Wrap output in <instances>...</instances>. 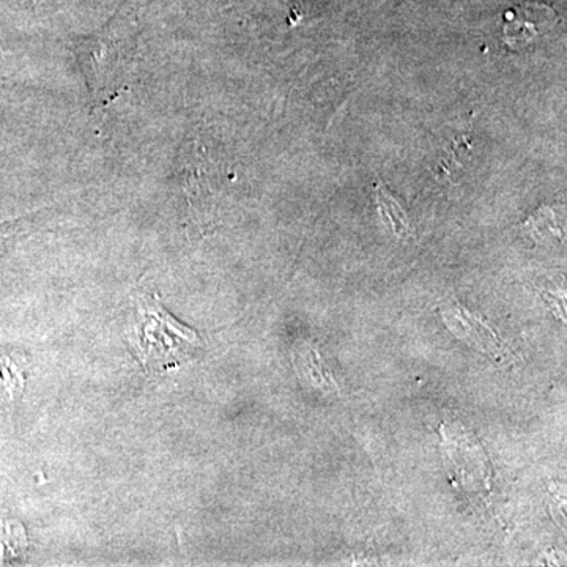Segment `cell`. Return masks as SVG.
Instances as JSON below:
<instances>
[{
    "mask_svg": "<svg viewBox=\"0 0 567 567\" xmlns=\"http://www.w3.org/2000/svg\"><path fill=\"white\" fill-rule=\"evenodd\" d=\"M377 200H379L380 212L383 213V216L394 224L395 233L409 234L410 226L406 223L405 215L385 186L377 185Z\"/></svg>",
    "mask_w": 567,
    "mask_h": 567,
    "instance_id": "obj_4",
    "label": "cell"
},
{
    "mask_svg": "<svg viewBox=\"0 0 567 567\" xmlns=\"http://www.w3.org/2000/svg\"><path fill=\"white\" fill-rule=\"evenodd\" d=\"M196 333L177 322L153 298H145L140 309V320L134 324L132 342L142 363L155 369L169 365L183 354V344L193 346Z\"/></svg>",
    "mask_w": 567,
    "mask_h": 567,
    "instance_id": "obj_2",
    "label": "cell"
},
{
    "mask_svg": "<svg viewBox=\"0 0 567 567\" xmlns=\"http://www.w3.org/2000/svg\"><path fill=\"white\" fill-rule=\"evenodd\" d=\"M137 29L133 18L118 14L114 20L76 44V59L95 106H106L117 96L136 55Z\"/></svg>",
    "mask_w": 567,
    "mask_h": 567,
    "instance_id": "obj_1",
    "label": "cell"
},
{
    "mask_svg": "<svg viewBox=\"0 0 567 567\" xmlns=\"http://www.w3.org/2000/svg\"><path fill=\"white\" fill-rule=\"evenodd\" d=\"M505 21L507 44L511 48H518L529 43L540 32L547 31L557 21V14L550 7L525 3L518 9L507 11Z\"/></svg>",
    "mask_w": 567,
    "mask_h": 567,
    "instance_id": "obj_3",
    "label": "cell"
}]
</instances>
